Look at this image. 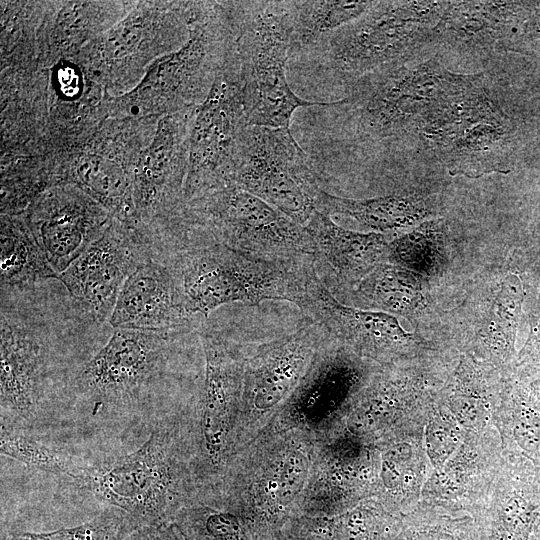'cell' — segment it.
Instances as JSON below:
<instances>
[{
	"label": "cell",
	"mask_w": 540,
	"mask_h": 540,
	"mask_svg": "<svg viewBox=\"0 0 540 540\" xmlns=\"http://www.w3.org/2000/svg\"><path fill=\"white\" fill-rule=\"evenodd\" d=\"M191 415L192 402L158 423L137 450L86 465L76 484L125 512L138 532L173 522L200 486Z\"/></svg>",
	"instance_id": "cell-1"
},
{
	"label": "cell",
	"mask_w": 540,
	"mask_h": 540,
	"mask_svg": "<svg viewBox=\"0 0 540 540\" xmlns=\"http://www.w3.org/2000/svg\"><path fill=\"white\" fill-rule=\"evenodd\" d=\"M316 439L271 423L229 460L219 484L255 540H283L299 512Z\"/></svg>",
	"instance_id": "cell-2"
},
{
	"label": "cell",
	"mask_w": 540,
	"mask_h": 540,
	"mask_svg": "<svg viewBox=\"0 0 540 540\" xmlns=\"http://www.w3.org/2000/svg\"><path fill=\"white\" fill-rule=\"evenodd\" d=\"M171 266L189 311L207 318L225 304L258 305L266 300L296 306L315 258L280 263L255 258L193 233L163 255Z\"/></svg>",
	"instance_id": "cell-3"
},
{
	"label": "cell",
	"mask_w": 540,
	"mask_h": 540,
	"mask_svg": "<svg viewBox=\"0 0 540 540\" xmlns=\"http://www.w3.org/2000/svg\"><path fill=\"white\" fill-rule=\"evenodd\" d=\"M236 70L248 126L289 128L298 108L335 106L297 96L286 78L292 35L288 1L227 2Z\"/></svg>",
	"instance_id": "cell-4"
},
{
	"label": "cell",
	"mask_w": 540,
	"mask_h": 540,
	"mask_svg": "<svg viewBox=\"0 0 540 540\" xmlns=\"http://www.w3.org/2000/svg\"><path fill=\"white\" fill-rule=\"evenodd\" d=\"M515 127L483 74H467L419 131L452 175L506 172Z\"/></svg>",
	"instance_id": "cell-5"
},
{
	"label": "cell",
	"mask_w": 540,
	"mask_h": 540,
	"mask_svg": "<svg viewBox=\"0 0 540 540\" xmlns=\"http://www.w3.org/2000/svg\"><path fill=\"white\" fill-rule=\"evenodd\" d=\"M181 219L187 231L255 258L280 263L315 258L303 225L234 184L185 202Z\"/></svg>",
	"instance_id": "cell-6"
},
{
	"label": "cell",
	"mask_w": 540,
	"mask_h": 540,
	"mask_svg": "<svg viewBox=\"0 0 540 540\" xmlns=\"http://www.w3.org/2000/svg\"><path fill=\"white\" fill-rule=\"evenodd\" d=\"M231 37L226 2H193L188 39L158 60L125 96L127 110L171 114L203 103L224 65Z\"/></svg>",
	"instance_id": "cell-7"
},
{
	"label": "cell",
	"mask_w": 540,
	"mask_h": 540,
	"mask_svg": "<svg viewBox=\"0 0 540 540\" xmlns=\"http://www.w3.org/2000/svg\"><path fill=\"white\" fill-rule=\"evenodd\" d=\"M465 76L450 71L436 59L390 65L349 81L342 105L350 107L361 137L398 138L419 133Z\"/></svg>",
	"instance_id": "cell-8"
},
{
	"label": "cell",
	"mask_w": 540,
	"mask_h": 540,
	"mask_svg": "<svg viewBox=\"0 0 540 540\" xmlns=\"http://www.w3.org/2000/svg\"><path fill=\"white\" fill-rule=\"evenodd\" d=\"M449 1H374L360 17L328 35L325 54L347 82L386 66L409 62L437 42Z\"/></svg>",
	"instance_id": "cell-9"
},
{
	"label": "cell",
	"mask_w": 540,
	"mask_h": 540,
	"mask_svg": "<svg viewBox=\"0 0 540 540\" xmlns=\"http://www.w3.org/2000/svg\"><path fill=\"white\" fill-rule=\"evenodd\" d=\"M182 332L115 328L73 378L74 395L93 414L140 404L164 376Z\"/></svg>",
	"instance_id": "cell-10"
},
{
	"label": "cell",
	"mask_w": 540,
	"mask_h": 540,
	"mask_svg": "<svg viewBox=\"0 0 540 540\" xmlns=\"http://www.w3.org/2000/svg\"><path fill=\"white\" fill-rule=\"evenodd\" d=\"M203 378L193 407L192 439L200 485L220 483L232 457L245 346L210 327H200Z\"/></svg>",
	"instance_id": "cell-11"
},
{
	"label": "cell",
	"mask_w": 540,
	"mask_h": 540,
	"mask_svg": "<svg viewBox=\"0 0 540 540\" xmlns=\"http://www.w3.org/2000/svg\"><path fill=\"white\" fill-rule=\"evenodd\" d=\"M326 338L323 328L309 319L289 334L259 343L251 350L245 347L232 456L278 416Z\"/></svg>",
	"instance_id": "cell-12"
},
{
	"label": "cell",
	"mask_w": 540,
	"mask_h": 540,
	"mask_svg": "<svg viewBox=\"0 0 540 540\" xmlns=\"http://www.w3.org/2000/svg\"><path fill=\"white\" fill-rule=\"evenodd\" d=\"M305 225L320 189L308 157L289 128H244L231 183Z\"/></svg>",
	"instance_id": "cell-13"
},
{
	"label": "cell",
	"mask_w": 540,
	"mask_h": 540,
	"mask_svg": "<svg viewBox=\"0 0 540 540\" xmlns=\"http://www.w3.org/2000/svg\"><path fill=\"white\" fill-rule=\"evenodd\" d=\"M247 126L240 82L226 59L208 96L195 109L184 202L231 183L241 134Z\"/></svg>",
	"instance_id": "cell-14"
},
{
	"label": "cell",
	"mask_w": 540,
	"mask_h": 540,
	"mask_svg": "<svg viewBox=\"0 0 540 540\" xmlns=\"http://www.w3.org/2000/svg\"><path fill=\"white\" fill-rule=\"evenodd\" d=\"M195 109L163 117L133 168L134 227L150 238L163 235L180 218Z\"/></svg>",
	"instance_id": "cell-15"
},
{
	"label": "cell",
	"mask_w": 540,
	"mask_h": 540,
	"mask_svg": "<svg viewBox=\"0 0 540 540\" xmlns=\"http://www.w3.org/2000/svg\"><path fill=\"white\" fill-rule=\"evenodd\" d=\"M381 367L330 339L272 423L319 438L336 428L351 402Z\"/></svg>",
	"instance_id": "cell-16"
},
{
	"label": "cell",
	"mask_w": 540,
	"mask_h": 540,
	"mask_svg": "<svg viewBox=\"0 0 540 540\" xmlns=\"http://www.w3.org/2000/svg\"><path fill=\"white\" fill-rule=\"evenodd\" d=\"M154 255L150 240L137 228L113 218L90 247L58 276L76 306L90 321H109L129 275Z\"/></svg>",
	"instance_id": "cell-17"
},
{
	"label": "cell",
	"mask_w": 540,
	"mask_h": 540,
	"mask_svg": "<svg viewBox=\"0 0 540 540\" xmlns=\"http://www.w3.org/2000/svg\"><path fill=\"white\" fill-rule=\"evenodd\" d=\"M297 307L321 326L330 339L379 367L395 366L420 343L392 314L340 303L316 268L306 281Z\"/></svg>",
	"instance_id": "cell-18"
},
{
	"label": "cell",
	"mask_w": 540,
	"mask_h": 540,
	"mask_svg": "<svg viewBox=\"0 0 540 540\" xmlns=\"http://www.w3.org/2000/svg\"><path fill=\"white\" fill-rule=\"evenodd\" d=\"M377 472L376 446L339 425L316 439L298 513L335 514L372 497Z\"/></svg>",
	"instance_id": "cell-19"
},
{
	"label": "cell",
	"mask_w": 540,
	"mask_h": 540,
	"mask_svg": "<svg viewBox=\"0 0 540 540\" xmlns=\"http://www.w3.org/2000/svg\"><path fill=\"white\" fill-rule=\"evenodd\" d=\"M24 218L59 276L103 235L114 216L80 188L64 184L38 195Z\"/></svg>",
	"instance_id": "cell-20"
},
{
	"label": "cell",
	"mask_w": 540,
	"mask_h": 540,
	"mask_svg": "<svg viewBox=\"0 0 540 540\" xmlns=\"http://www.w3.org/2000/svg\"><path fill=\"white\" fill-rule=\"evenodd\" d=\"M0 339V422L28 429L38 417L44 396V343L35 329L4 309Z\"/></svg>",
	"instance_id": "cell-21"
},
{
	"label": "cell",
	"mask_w": 540,
	"mask_h": 540,
	"mask_svg": "<svg viewBox=\"0 0 540 540\" xmlns=\"http://www.w3.org/2000/svg\"><path fill=\"white\" fill-rule=\"evenodd\" d=\"M195 316L186 305L171 266L154 254L126 279L108 322L114 329L189 333L195 328Z\"/></svg>",
	"instance_id": "cell-22"
},
{
	"label": "cell",
	"mask_w": 540,
	"mask_h": 540,
	"mask_svg": "<svg viewBox=\"0 0 540 540\" xmlns=\"http://www.w3.org/2000/svg\"><path fill=\"white\" fill-rule=\"evenodd\" d=\"M395 366L379 368L351 402L339 425L370 443L413 433L421 389ZM427 419V418H425Z\"/></svg>",
	"instance_id": "cell-23"
},
{
	"label": "cell",
	"mask_w": 540,
	"mask_h": 540,
	"mask_svg": "<svg viewBox=\"0 0 540 540\" xmlns=\"http://www.w3.org/2000/svg\"><path fill=\"white\" fill-rule=\"evenodd\" d=\"M304 227L315 246L316 266H328L340 284L357 285L388 258L387 234L345 229L319 210Z\"/></svg>",
	"instance_id": "cell-24"
},
{
	"label": "cell",
	"mask_w": 540,
	"mask_h": 540,
	"mask_svg": "<svg viewBox=\"0 0 540 540\" xmlns=\"http://www.w3.org/2000/svg\"><path fill=\"white\" fill-rule=\"evenodd\" d=\"M523 12L519 2L449 1L437 42L470 54L504 48Z\"/></svg>",
	"instance_id": "cell-25"
},
{
	"label": "cell",
	"mask_w": 540,
	"mask_h": 540,
	"mask_svg": "<svg viewBox=\"0 0 540 540\" xmlns=\"http://www.w3.org/2000/svg\"><path fill=\"white\" fill-rule=\"evenodd\" d=\"M402 515L375 497L335 514L298 513L283 531V540H395Z\"/></svg>",
	"instance_id": "cell-26"
},
{
	"label": "cell",
	"mask_w": 540,
	"mask_h": 540,
	"mask_svg": "<svg viewBox=\"0 0 540 540\" xmlns=\"http://www.w3.org/2000/svg\"><path fill=\"white\" fill-rule=\"evenodd\" d=\"M316 210L354 219L372 232L386 234L413 229L437 215L434 196L411 193L368 199L338 197L319 189Z\"/></svg>",
	"instance_id": "cell-27"
},
{
	"label": "cell",
	"mask_w": 540,
	"mask_h": 540,
	"mask_svg": "<svg viewBox=\"0 0 540 540\" xmlns=\"http://www.w3.org/2000/svg\"><path fill=\"white\" fill-rule=\"evenodd\" d=\"M173 523L185 540H255L219 483L199 486Z\"/></svg>",
	"instance_id": "cell-28"
},
{
	"label": "cell",
	"mask_w": 540,
	"mask_h": 540,
	"mask_svg": "<svg viewBox=\"0 0 540 540\" xmlns=\"http://www.w3.org/2000/svg\"><path fill=\"white\" fill-rule=\"evenodd\" d=\"M1 288H31L48 279H58L37 243L24 216L1 215Z\"/></svg>",
	"instance_id": "cell-29"
},
{
	"label": "cell",
	"mask_w": 540,
	"mask_h": 540,
	"mask_svg": "<svg viewBox=\"0 0 540 540\" xmlns=\"http://www.w3.org/2000/svg\"><path fill=\"white\" fill-rule=\"evenodd\" d=\"M374 1H288L291 53L319 44L365 13Z\"/></svg>",
	"instance_id": "cell-30"
},
{
	"label": "cell",
	"mask_w": 540,
	"mask_h": 540,
	"mask_svg": "<svg viewBox=\"0 0 540 540\" xmlns=\"http://www.w3.org/2000/svg\"><path fill=\"white\" fill-rule=\"evenodd\" d=\"M355 293L363 304L389 314L411 315L424 303L419 279L394 264L379 265L357 284Z\"/></svg>",
	"instance_id": "cell-31"
},
{
	"label": "cell",
	"mask_w": 540,
	"mask_h": 540,
	"mask_svg": "<svg viewBox=\"0 0 540 540\" xmlns=\"http://www.w3.org/2000/svg\"><path fill=\"white\" fill-rule=\"evenodd\" d=\"M0 452L27 466L56 475L70 477L77 483L85 466L59 449L44 444L32 436L28 429L0 424Z\"/></svg>",
	"instance_id": "cell-32"
},
{
	"label": "cell",
	"mask_w": 540,
	"mask_h": 540,
	"mask_svg": "<svg viewBox=\"0 0 540 540\" xmlns=\"http://www.w3.org/2000/svg\"><path fill=\"white\" fill-rule=\"evenodd\" d=\"M455 514L418 502L402 515L395 540H482L481 530L472 516Z\"/></svg>",
	"instance_id": "cell-33"
},
{
	"label": "cell",
	"mask_w": 540,
	"mask_h": 540,
	"mask_svg": "<svg viewBox=\"0 0 540 540\" xmlns=\"http://www.w3.org/2000/svg\"><path fill=\"white\" fill-rule=\"evenodd\" d=\"M442 244L444 224L430 219L390 241L387 259L409 271L431 274L440 266Z\"/></svg>",
	"instance_id": "cell-34"
},
{
	"label": "cell",
	"mask_w": 540,
	"mask_h": 540,
	"mask_svg": "<svg viewBox=\"0 0 540 540\" xmlns=\"http://www.w3.org/2000/svg\"><path fill=\"white\" fill-rule=\"evenodd\" d=\"M138 532L131 518L123 511L107 507L80 525L49 532H3L1 540H124Z\"/></svg>",
	"instance_id": "cell-35"
},
{
	"label": "cell",
	"mask_w": 540,
	"mask_h": 540,
	"mask_svg": "<svg viewBox=\"0 0 540 540\" xmlns=\"http://www.w3.org/2000/svg\"><path fill=\"white\" fill-rule=\"evenodd\" d=\"M521 302V284L516 276L509 275L494 297L487 325L488 344L503 358L513 352Z\"/></svg>",
	"instance_id": "cell-36"
},
{
	"label": "cell",
	"mask_w": 540,
	"mask_h": 540,
	"mask_svg": "<svg viewBox=\"0 0 540 540\" xmlns=\"http://www.w3.org/2000/svg\"><path fill=\"white\" fill-rule=\"evenodd\" d=\"M463 428L448 409H432L425 425V452L435 470L442 468L463 442Z\"/></svg>",
	"instance_id": "cell-37"
},
{
	"label": "cell",
	"mask_w": 540,
	"mask_h": 540,
	"mask_svg": "<svg viewBox=\"0 0 540 540\" xmlns=\"http://www.w3.org/2000/svg\"><path fill=\"white\" fill-rule=\"evenodd\" d=\"M138 533L140 540H185L173 522L145 528Z\"/></svg>",
	"instance_id": "cell-38"
},
{
	"label": "cell",
	"mask_w": 540,
	"mask_h": 540,
	"mask_svg": "<svg viewBox=\"0 0 540 540\" xmlns=\"http://www.w3.org/2000/svg\"><path fill=\"white\" fill-rule=\"evenodd\" d=\"M531 536L540 539V511H539L538 516L536 518V521H535L534 528H533Z\"/></svg>",
	"instance_id": "cell-39"
},
{
	"label": "cell",
	"mask_w": 540,
	"mask_h": 540,
	"mask_svg": "<svg viewBox=\"0 0 540 540\" xmlns=\"http://www.w3.org/2000/svg\"><path fill=\"white\" fill-rule=\"evenodd\" d=\"M529 540H540V539L535 538V537H533V536H530Z\"/></svg>",
	"instance_id": "cell-40"
}]
</instances>
